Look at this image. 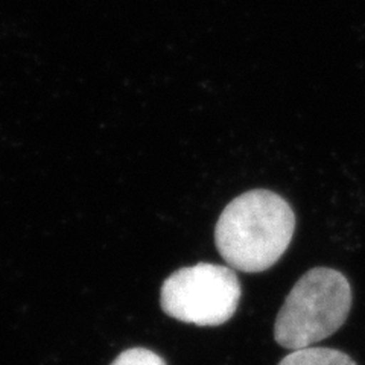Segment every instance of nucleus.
Wrapping results in <instances>:
<instances>
[{
	"instance_id": "obj_1",
	"label": "nucleus",
	"mask_w": 365,
	"mask_h": 365,
	"mask_svg": "<svg viewBox=\"0 0 365 365\" xmlns=\"http://www.w3.org/2000/svg\"><path fill=\"white\" fill-rule=\"evenodd\" d=\"M295 230L289 202L276 192L255 189L236 197L220 215L215 242L228 267L262 272L276 265Z\"/></svg>"
},
{
	"instance_id": "obj_2",
	"label": "nucleus",
	"mask_w": 365,
	"mask_h": 365,
	"mask_svg": "<svg viewBox=\"0 0 365 365\" xmlns=\"http://www.w3.org/2000/svg\"><path fill=\"white\" fill-rule=\"evenodd\" d=\"M351 309V288L344 274L314 268L294 284L274 324L277 344L299 350L334 335Z\"/></svg>"
},
{
	"instance_id": "obj_3",
	"label": "nucleus",
	"mask_w": 365,
	"mask_h": 365,
	"mask_svg": "<svg viewBox=\"0 0 365 365\" xmlns=\"http://www.w3.org/2000/svg\"><path fill=\"white\" fill-rule=\"evenodd\" d=\"M241 295V282L230 267L201 262L170 274L162 284L160 306L178 322L215 327L235 315Z\"/></svg>"
},
{
	"instance_id": "obj_4",
	"label": "nucleus",
	"mask_w": 365,
	"mask_h": 365,
	"mask_svg": "<svg viewBox=\"0 0 365 365\" xmlns=\"http://www.w3.org/2000/svg\"><path fill=\"white\" fill-rule=\"evenodd\" d=\"M279 365H356L346 353L326 347H304L292 350Z\"/></svg>"
},
{
	"instance_id": "obj_5",
	"label": "nucleus",
	"mask_w": 365,
	"mask_h": 365,
	"mask_svg": "<svg viewBox=\"0 0 365 365\" xmlns=\"http://www.w3.org/2000/svg\"><path fill=\"white\" fill-rule=\"evenodd\" d=\"M111 365H166V362L151 350L135 347L122 351Z\"/></svg>"
}]
</instances>
